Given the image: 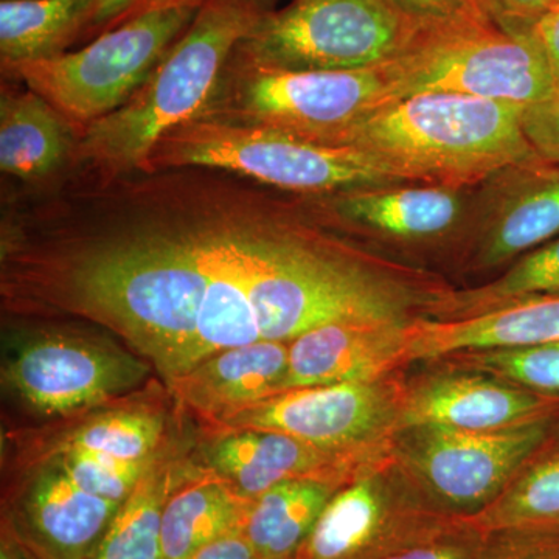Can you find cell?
<instances>
[{"label": "cell", "instance_id": "cell-1", "mask_svg": "<svg viewBox=\"0 0 559 559\" xmlns=\"http://www.w3.org/2000/svg\"><path fill=\"white\" fill-rule=\"evenodd\" d=\"M84 183L2 219L3 308L73 316L123 340L165 382L198 364L209 286L197 173L176 168Z\"/></svg>", "mask_w": 559, "mask_h": 559}, {"label": "cell", "instance_id": "cell-2", "mask_svg": "<svg viewBox=\"0 0 559 559\" xmlns=\"http://www.w3.org/2000/svg\"><path fill=\"white\" fill-rule=\"evenodd\" d=\"M310 215L305 198L283 202L264 193L253 216L249 296L261 341L290 342L341 320L403 319L393 289L319 230V213L316 223Z\"/></svg>", "mask_w": 559, "mask_h": 559}, {"label": "cell", "instance_id": "cell-3", "mask_svg": "<svg viewBox=\"0 0 559 559\" xmlns=\"http://www.w3.org/2000/svg\"><path fill=\"white\" fill-rule=\"evenodd\" d=\"M524 106L426 92L389 103L323 145L377 157L412 183L468 189L538 156L525 135Z\"/></svg>", "mask_w": 559, "mask_h": 559}, {"label": "cell", "instance_id": "cell-4", "mask_svg": "<svg viewBox=\"0 0 559 559\" xmlns=\"http://www.w3.org/2000/svg\"><path fill=\"white\" fill-rule=\"evenodd\" d=\"M280 0H204L190 27L127 105L81 132L70 173L114 179L145 173L157 140L200 114L234 50Z\"/></svg>", "mask_w": 559, "mask_h": 559}, {"label": "cell", "instance_id": "cell-5", "mask_svg": "<svg viewBox=\"0 0 559 559\" xmlns=\"http://www.w3.org/2000/svg\"><path fill=\"white\" fill-rule=\"evenodd\" d=\"M212 168L304 198L412 183L377 157L286 132L193 119L165 132L146 173Z\"/></svg>", "mask_w": 559, "mask_h": 559}, {"label": "cell", "instance_id": "cell-6", "mask_svg": "<svg viewBox=\"0 0 559 559\" xmlns=\"http://www.w3.org/2000/svg\"><path fill=\"white\" fill-rule=\"evenodd\" d=\"M396 100L395 60L362 69L290 70L250 60L237 47L194 119L267 128L320 143Z\"/></svg>", "mask_w": 559, "mask_h": 559}, {"label": "cell", "instance_id": "cell-7", "mask_svg": "<svg viewBox=\"0 0 559 559\" xmlns=\"http://www.w3.org/2000/svg\"><path fill=\"white\" fill-rule=\"evenodd\" d=\"M204 0H154L76 51L2 66L3 79L46 98L79 132L134 97L190 27Z\"/></svg>", "mask_w": 559, "mask_h": 559}, {"label": "cell", "instance_id": "cell-8", "mask_svg": "<svg viewBox=\"0 0 559 559\" xmlns=\"http://www.w3.org/2000/svg\"><path fill=\"white\" fill-rule=\"evenodd\" d=\"M153 367L100 331L50 323L3 337L0 380L31 417L55 423L138 392Z\"/></svg>", "mask_w": 559, "mask_h": 559}, {"label": "cell", "instance_id": "cell-9", "mask_svg": "<svg viewBox=\"0 0 559 559\" xmlns=\"http://www.w3.org/2000/svg\"><path fill=\"white\" fill-rule=\"evenodd\" d=\"M395 66L400 98L443 92L527 108L557 91L536 33L506 32L485 13L421 28Z\"/></svg>", "mask_w": 559, "mask_h": 559}, {"label": "cell", "instance_id": "cell-10", "mask_svg": "<svg viewBox=\"0 0 559 559\" xmlns=\"http://www.w3.org/2000/svg\"><path fill=\"white\" fill-rule=\"evenodd\" d=\"M418 31L389 0H294L238 50L272 68L362 69L396 60Z\"/></svg>", "mask_w": 559, "mask_h": 559}, {"label": "cell", "instance_id": "cell-11", "mask_svg": "<svg viewBox=\"0 0 559 559\" xmlns=\"http://www.w3.org/2000/svg\"><path fill=\"white\" fill-rule=\"evenodd\" d=\"M549 419L500 430L412 428L407 462L429 506L473 516L503 491L546 440Z\"/></svg>", "mask_w": 559, "mask_h": 559}, {"label": "cell", "instance_id": "cell-12", "mask_svg": "<svg viewBox=\"0 0 559 559\" xmlns=\"http://www.w3.org/2000/svg\"><path fill=\"white\" fill-rule=\"evenodd\" d=\"M401 401L403 392L385 378L290 389L229 412L204 428L275 430L326 450H369L399 428Z\"/></svg>", "mask_w": 559, "mask_h": 559}, {"label": "cell", "instance_id": "cell-13", "mask_svg": "<svg viewBox=\"0 0 559 559\" xmlns=\"http://www.w3.org/2000/svg\"><path fill=\"white\" fill-rule=\"evenodd\" d=\"M455 520L366 474L334 492L296 559H385Z\"/></svg>", "mask_w": 559, "mask_h": 559}, {"label": "cell", "instance_id": "cell-14", "mask_svg": "<svg viewBox=\"0 0 559 559\" xmlns=\"http://www.w3.org/2000/svg\"><path fill=\"white\" fill-rule=\"evenodd\" d=\"M202 436L194 462L249 499L293 479L344 487L366 476L380 450H326L275 430L204 428Z\"/></svg>", "mask_w": 559, "mask_h": 559}, {"label": "cell", "instance_id": "cell-15", "mask_svg": "<svg viewBox=\"0 0 559 559\" xmlns=\"http://www.w3.org/2000/svg\"><path fill=\"white\" fill-rule=\"evenodd\" d=\"M2 522L39 559H92L121 503L80 488L53 455L25 463Z\"/></svg>", "mask_w": 559, "mask_h": 559}, {"label": "cell", "instance_id": "cell-16", "mask_svg": "<svg viewBox=\"0 0 559 559\" xmlns=\"http://www.w3.org/2000/svg\"><path fill=\"white\" fill-rule=\"evenodd\" d=\"M559 401L488 374H441L403 393L399 428L500 430L550 419Z\"/></svg>", "mask_w": 559, "mask_h": 559}, {"label": "cell", "instance_id": "cell-17", "mask_svg": "<svg viewBox=\"0 0 559 559\" xmlns=\"http://www.w3.org/2000/svg\"><path fill=\"white\" fill-rule=\"evenodd\" d=\"M404 319L341 320L316 326L289 342L282 390L384 380L407 358Z\"/></svg>", "mask_w": 559, "mask_h": 559}, {"label": "cell", "instance_id": "cell-18", "mask_svg": "<svg viewBox=\"0 0 559 559\" xmlns=\"http://www.w3.org/2000/svg\"><path fill=\"white\" fill-rule=\"evenodd\" d=\"M479 260L498 266L559 235V164L536 156L487 180Z\"/></svg>", "mask_w": 559, "mask_h": 559}, {"label": "cell", "instance_id": "cell-19", "mask_svg": "<svg viewBox=\"0 0 559 559\" xmlns=\"http://www.w3.org/2000/svg\"><path fill=\"white\" fill-rule=\"evenodd\" d=\"M465 189L403 183L308 198L323 218L393 238L432 240L454 229L466 210Z\"/></svg>", "mask_w": 559, "mask_h": 559}, {"label": "cell", "instance_id": "cell-20", "mask_svg": "<svg viewBox=\"0 0 559 559\" xmlns=\"http://www.w3.org/2000/svg\"><path fill=\"white\" fill-rule=\"evenodd\" d=\"M288 364L289 342L259 341L215 353L165 384L179 409L205 426L278 393Z\"/></svg>", "mask_w": 559, "mask_h": 559}, {"label": "cell", "instance_id": "cell-21", "mask_svg": "<svg viewBox=\"0 0 559 559\" xmlns=\"http://www.w3.org/2000/svg\"><path fill=\"white\" fill-rule=\"evenodd\" d=\"M406 330L409 362L550 344L559 342V296L532 297L465 318L415 320Z\"/></svg>", "mask_w": 559, "mask_h": 559}, {"label": "cell", "instance_id": "cell-22", "mask_svg": "<svg viewBox=\"0 0 559 559\" xmlns=\"http://www.w3.org/2000/svg\"><path fill=\"white\" fill-rule=\"evenodd\" d=\"M156 399L159 396L135 392L51 423L49 432L36 433L38 448L28 462L70 450L100 452L127 462H150L171 447L167 409Z\"/></svg>", "mask_w": 559, "mask_h": 559}, {"label": "cell", "instance_id": "cell-23", "mask_svg": "<svg viewBox=\"0 0 559 559\" xmlns=\"http://www.w3.org/2000/svg\"><path fill=\"white\" fill-rule=\"evenodd\" d=\"M16 84L3 83L0 95V170L44 189L69 170L79 132L46 98Z\"/></svg>", "mask_w": 559, "mask_h": 559}, {"label": "cell", "instance_id": "cell-24", "mask_svg": "<svg viewBox=\"0 0 559 559\" xmlns=\"http://www.w3.org/2000/svg\"><path fill=\"white\" fill-rule=\"evenodd\" d=\"M204 469L168 448L121 503L92 559H164L162 521L173 492Z\"/></svg>", "mask_w": 559, "mask_h": 559}, {"label": "cell", "instance_id": "cell-25", "mask_svg": "<svg viewBox=\"0 0 559 559\" xmlns=\"http://www.w3.org/2000/svg\"><path fill=\"white\" fill-rule=\"evenodd\" d=\"M253 500L207 471L180 485L165 506L164 559H189L216 540L242 533Z\"/></svg>", "mask_w": 559, "mask_h": 559}, {"label": "cell", "instance_id": "cell-26", "mask_svg": "<svg viewBox=\"0 0 559 559\" xmlns=\"http://www.w3.org/2000/svg\"><path fill=\"white\" fill-rule=\"evenodd\" d=\"M98 0H2L0 66L50 60L86 36Z\"/></svg>", "mask_w": 559, "mask_h": 559}, {"label": "cell", "instance_id": "cell-27", "mask_svg": "<svg viewBox=\"0 0 559 559\" xmlns=\"http://www.w3.org/2000/svg\"><path fill=\"white\" fill-rule=\"evenodd\" d=\"M340 488L314 479L280 481L253 500L242 535L260 559H296L320 513Z\"/></svg>", "mask_w": 559, "mask_h": 559}, {"label": "cell", "instance_id": "cell-28", "mask_svg": "<svg viewBox=\"0 0 559 559\" xmlns=\"http://www.w3.org/2000/svg\"><path fill=\"white\" fill-rule=\"evenodd\" d=\"M463 521L484 533H559V454L514 477L489 506Z\"/></svg>", "mask_w": 559, "mask_h": 559}, {"label": "cell", "instance_id": "cell-29", "mask_svg": "<svg viewBox=\"0 0 559 559\" xmlns=\"http://www.w3.org/2000/svg\"><path fill=\"white\" fill-rule=\"evenodd\" d=\"M559 296V237L532 250L502 277L484 288L454 294L447 301V319L465 318L532 297Z\"/></svg>", "mask_w": 559, "mask_h": 559}, {"label": "cell", "instance_id": "cell-30", "mask_svg": "<svg viewBox=\"0 0 559 559\" xmlns=\"http://www.w3.org/2000/svg\"><path fill=\"white\" fill-rule=\"evenodd\" d=\"M462 369L485 373L543 395H559V342L480 349L450 356Z\"/></svg>", "mask_w": 559, "mask_h": 559}, {"label": "cell", "instance_id": "cell-31", "mask_svg": "<svg viewBox=\"0 0 559 559\" xmlns=\"http://www.w3.org/2000/svg\"><path fill=\"white\" fill-rule=\"evenodd\" d=\"M50 455L60 460L70 479L84 491L116 503H123L130 498L151 463L159 457L157 455L150 462H127L100 452L83 450L62 451Z\"/></svg>", "mask_w": 559, "mask_h": 559}, {"label": "cell", "instance_id": "cell-32", "mask_svg": "<svg viewBox=\"0 0 559 559\" xmlns=\"http://www.w3.org/2000/svg\"><path fill=\"white\" fill-rule=\"evenodd\" d=\"M487 533L455 520L443 532L396 551L385 559H481Z\"/></svg>", "mask_w": 559, "mask_h": 559}, {"label": "cell", "instance_id": "cell-33", "mask_svg": "<svg viewBox=\"0 0 559 559\" xmlns=\"http://www.w3.org/2000/svg\"><path fill=\"white\" fill-rule=\"evenodd\" d=\"M481 559H559V533H487Z\"/></svg>", "mask_w": 559, "mask_h": 559}, {"label": "cell", "instance_id": "cell-34", "mask_svg": "<svg viewBox=\"0 0 559 559\" xmlns=\"http://www.w3.org/2000/svg\"><path fill=\"white\" fill-rule=\"evenodd\" d=\"M522 124L536 154L559 164V90L546 100L524 108Z\"/></svg>", "mask_w": 559, "mask_h": 559}, {"label": "cell", "instance_id": "cell-35", "mask_svg": "<svg viewBox=\"0 0 559 559\" xmlns=\"http://www.w3.org/2000/svg\"><path fill=\"white\" fill-rule=\"evenodd\" d=\"M389 2L406 20L417 25L419 31L462 20L471 14L485 13L477 0H389Z\"/></svg>", "mask_w": 559, "mask_h": 559}, {"label": "cell", "instance_id": "cell-36", "mask_svg": "<svg viewBox=\"0 0 559 559\" xmlns=\"http://www.w3.org/2000/svg\"><path fill=\"white\" fill-rule=\"evenodd\" d=\"M477 3L489 20L511 33L535 32L540 17L555 7V0H477Z\"/></svg>", "mask_w": 559, "mask_h": 559}, {"label": "cell", "instance_id": "cell-37", "mask_svg": "<svg viewBox=\"0 0 559 559\" xmlns=\"http://www.w3.org/2000/svg\"><path fill=\"white\" fill-rule=\"evenodd\" d=\"M154 0H98L94 20L84 38H97L102 33L117 27Z\"/></svg>", "mask_w": 559, "mask_h": 559}, {"label": "cell", "instance_id": "cell-38", "mask_svg": "<svg viewBox=\"0 0 559 559\" xmlns=\"http://www.w3.org/2000/svg\"><path fill=\"white\" fill-rule=\"evenodd\" d=\"M189 559H260L248 538L242 533L210 544Z\"/></svg>", "mask_w": 559, "mask_h": 559}, {"label": "cell", "instance_id": "cell-39", "mask_svg": "<svg viewBox=\"0 0 559 559\" xmlns=\"http://www.w3.org/2000/svg\"><path fill=\"white\" fill-rule=\"evenodd\" d=\"M540 46L546 51L557 90H559V7L547 11L535 27Z\"/></svg>", "mask_w": 559, "mask_h": 559}, {"label": "cell", "instance_id": "cell-40", "mask_svg": "<svg viewBox=\"0 0 559 559\" xmlns=\"http://www.w3.org/2000/svg\"><path fill=\"white\" fill-rule=\"evenodd\" d=\"M0 559H39L35 551L13 532L9 524L2 522L0 535Z\"/></svg>", "mask_w": 559, "mask_h": 559}, {"label": "cell", "instance_id": "cell-41", "mask_svg": "<svg viewBox=\"0 0 559 559\" xmlns=\"http://www.w3.org/2000/svg\"><path fill=\"white\" fill-rule=\"evenodd\" d=\"M555 7H559V0H555ZM554 7V9H555Z\"/></svg>", "mask_w": 559, "mask_h": 559}]
</instances>
